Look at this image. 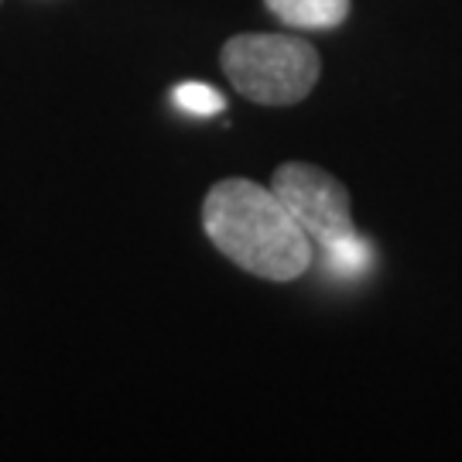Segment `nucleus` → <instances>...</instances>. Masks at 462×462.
Masks as SVG:
<instances>
[{"label": "nucleus", "mask_w": 462, "mask_h": 462, "mask_svg": "<svg viewBox=\"0 0 462 462\" xmlns=\"http://www.w3.org/2000/svg\"><path fill=\"white\" fill-rule=\"evenodd\" d=\"M202 230L219 254L264 281H295L312 267L309 233L271 189L250 179H223L206 192Z\"/></svg>", "instance_id": "f257e3e1"}, {"label": "nucleus", "mask_w": 462, "mask_h": 462, "mask_svg": "<svg viewBox=\"0 0 462 462\" xmlns=\"http://www.w3.org/2000/svg\"><path fill=\"white\" fill-rule=\"evenodd\" d=\"M219 66L240 97L261 106H291L309 97L322 76L312 42L288 34H233Z\"/></svg>", "instance_id": "f03ea898"}, {"label": "nucleus", "mask_w": 462, "mask_h": 462, "mask_svg": "<svg viewBox=\"0 0 462 462\" xmlns=\"http://www.w3.org/2000/svg\"><path fill=\"white\" fill-rule=\"evenodd\" d=\"M271 192L281 199V206L291 213L298 226L309 233L312 247H332L356 233L346 185L326 168L288 162L274 171Z\"/></svg>", "instance_id": "7ed1b4c3"}, {"label": "nucleus", "mask_w": 462, "mask_h": 462, "mask_svg": "<svg viewBox=\"0 0 462 462\" xmlns=\"http://www.w3.org/2000/svg\"><path fill=\"white\" fill-rule=\"evenodd\" d=\"M267 11L301 32H326L339 28L349 17V0H264Z\"/></svg>", "instance_id": "20e7f679"}, {"label": "nucleus", "mask_w": 462, "mask_h": 462, "mask_svg": "<svg viewBox=\"0 0 462 462\" xmlns=\"http://www.w3.org/2000/svg\"><path fill=\"white\" fill-rule=\"evenodd\" d=\"M370 257H374V250H370V244L360 233H353V236L332 244V247H322V261L329 267V274L343 281L364 278L366 271H370Z\"/></svg>", "instance_id": "39448f33"}, {"label": "nucleus", "mask_w": 462, "mask_h": 462, "mask_svg": "<svg viewBox=\"0 0 462 462\" xmlns=\"http://www.w3.org/2000/svg\"><path fill=\"white\" fill-rule=\"evenodd\" d=\"M171 93H175V103L182 106L185 114L213 116V114H223V110H226V97L206 83H182V86H175Z\"/></svg>", "instance_id": "423d86ee"}]
</instances>
